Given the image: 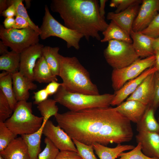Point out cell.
Masks as SVG:
<instances>
[{"label": "cell", "mask_w": 159, "mask_h": 159, "mask_svg": "<svg viewBox=\"0 0 159 159\" xmlns=\"http://www.w3.org/2000/svg\"><path fill=\"white\" fill-rule=\"evenodd\" d=\"M23 1L22 0H8L9 7L11 4H14L16 11V16H19L24 18L29 23V26L40 34L41 31L40 28L36 25L30 18L23 3Z\"/></svg>", "instance_id": "f546056e"}, {"label": "cell", "mask_w": 159, "mask_h": 159, "mask_svg": "<svg viewBox=\"0 0 159 159\" xmlns=\"http://www.w3.org/2000/svg\"><path fill=\"white\" fill-rule=\"evenodd\" d=\"M43 134L48 138L60 151L78 152L72 140L59 126H55L48 120L44 127Z\"/></svg>", "instance_id": "30bf717a"}, {"label": "cell", "mask_w": 159, "mask_h": 159, "mask_svg": "<svg viewBox=\"0 0 159 159\" xmlns=\"http://www.w3.org/2000/svg\"><path fill=\"white\" fill-rule=\"evenodd\" d=\"M141 0H111L110 6L112 7H116L115 12L118 13L125 10L134 4L141 3Z\"/></svg>", "instance_id": "8d00e7d4"}, {"label": "cell", "mask_w": 159, "mask_h": 159, "mask_svg": "<svg viewBox=\"0 0 159 159\" xmlns=\"http://www.w3.org/2000/svg\"><path fill=\"white\" fill-rule=\"evenodd\" d=\"M17 135L6 126L4 122L0 121V152L16 138Z\"/></svg>", "instance_id": "4dcf8cb0"}, {"label": "cell", "mask_w": 159, "mask_h": 159, "mask_svg": "<svg viewBox=\"0 0 159 159\" xmlns=\"http://www.w3.org/2000/svg\"><path fill=\"white\" fill-rule=\"evenodd\" d=\"M62 85V83H59L57 81H54L49 83L45 88L49 95H54Z\"/></svg>", "instance_id": "b9f144b4"}, {"label": "cell", "mask_w": 159, "mask_h": 159, "mask_svg": "<svg viewBox=\"0 0 159 159\" xmlns=\"http://www.w3.org/2000/svg\"><path fill=\"white\" fill-rule=\"evenodd\" d=\"M33 80L40 83L58 81L57 76L53 74L42 56L38 59L35 64L33 70Z\"/></svg>", "instance_id": "603a6c76"}, {"label": "cell", "mask_w": 159, "mask_h": 159, "mask_svg": "<svg viewBox=\"0 0 159 159\" xmlns=\"http://www.w3.org/2000/svg\"><path fill=\"white\" fill-rule=\"evenodd\" d=\"M44 46L38 43L25 49L20 53L19 72L32 81L34 69L38 59L42 56Z\"/></svg>", "instance_id": "8fae6325"}, {"label": "cell", "mask_w": 159, "mask_h": 159, "mask_svg": "<svg viewBox=\"0 0 159 159\" xmlns=\"http://www.w3.org/2000/svg\"><path fill=\"white\" fill-rule=\"evenodd\" d=\"M148 106L136 100H129L114 108L131 122L137 124L142 118Z\"/></svg>", "instance_id": "ac0fdd59"}, {"label": "cell", "mask_w": 159, "mask_h": 159, "mask_svg": "<svg viewBox=\"0 0 159 159\" xmlns=\"http://www.w3.org/2000/svg\"><path fill=\"white\" fill-rule=\"evenodd\" d=\"M102 34L104 37L100 40L102 42L116 40L132 43L130 35L112 21H111L107 28L102 32Z\"/></svg>", "instance_id": "d4e9b609"}, {"label": "cell", "mask_w": 159, "mask_h": 159, "mask_svg": "<svg viewBox=\"0 0 159 159\" xmlns=\"http://www.w3.org/2000/svg\"><path fill=\"white\" fill-rule=\"evenodd\" d=\"M154 73L146 77L126 100H135L147 105H151L154 96Z\"/></svg>", "instance_id": "2e32d148"}, {"label": "cell", "mask_w": 159, "mask_h": 159, "mask_svg": "<svg viewBox=\"0 0 159 159\" xmlns=\"http://www.w3.org/2000/svg\"><path fill=\"white\" fill-rule=\"evenodd\" d=\"M153 47L154 50L157 49L159 50V37L154 39Z\"/></svg>", "instance_id": "681fc988"}, {"label": "cell", "mask_w": 159, "mask_h": 159, "mask_svg": "<svg viewBox=\"0 0 159 159\" xmlns=\"http://www.w3.org/2000/svg\"><path fill=\"white\" fill-rule=\"evenodd\" d=\"M107 0H100V2L99 10V12L101 16L105 19V7L106 2L107 1Z\"/></svg>", "instance_id": "f6af8a7d"}, {"label": "cell", "mask_w": 159, "mask_h": 159, "mask_svg": "<svg viewBox=\"0 0 159 159\" xmlns=\"http://www.w3.org/2000/svg\"><path fill=\"white\" fill-rule=\"evenodd\" d=\"M40 34L30 26L21 29H6L0 26V38L4 44L20 53L25 49L39 43Z\"/></svg>", "instance_id": "ba28073f"}, {"label": "cell", "mask_w": 159, "mask_h": 159, "mask_svg": "<svg viewBox=\"0 0 159 159\" xmlns=\"http://www.w3.org/2000/svg\"><path fill=\"white\" fill-rule=\"evenodd\" d=\"M48 120V118H44L42 126L34 132L21 135L27 145L30 159H38V155L41 151L40 144L43 130Z\"/></svg>", "instance_id": "44dd1931"}, {"label": "cell", "mask_w": 159, "mask_h": 159, "mask_svg": "<svg viewBox=\"0 0 159 159\" xmlns=\"http://www.w3.org/2000/svg\"><path fill=\"white\" fill-rule=\"evenodd\" d=\"M20 53L13 50L1 55L0 70L13 74L19 71Z\"/></svg>", "instance_id": "83f0119b"}, {"label": "cell", "mask_w": 159, "mask_h": 159, "mask_svg": "<svg viewBox=\"0 0 159 159\" xmlns=\"http://www.w3.org/2000/svg\"><path fill=\"white\" fill-rule=\"evenodd\" d=\"M0 159H5L3 157L0 155Z\"/></svg>", "instance_id": "816d5d0a"}, {"label": "cell", "mask_w": 159, "mask_h": 159, "mask_svg": "<svg viewBox=\"0 0 159 159\" xmlns=\"http://www.w3.org/2000/svg\"><path fill=\"white\" fill-rule=\"evenodd\" d=\"M13 112L7 99L0 90V121L4 122Z\"/></svg>", "instance_id": "e575fe53"}, {"label": "cell", "mask_w": 159, "mask_h": 159, "mask_svg": "<svg viewBox=\"0 0 159 159\" xmlns=\"http://www.w3.org/2000/svg\"><path fill=\"white\" fill-rule=\"evenodd\" d=\"M59 48L58 47H52L45 46L43 47L42 55L55 76H59L60 69L59 53Z\"/></svg>", "instance_id": "4316f807"}, {"label": "cell", "mask_w": 159, "mask_h": 159, "mask_svg": "<svg viewBox=\"0 0 159 159\" xmlns=\"http://www.w3.org/2000/svg\"><path fill=\"white\" fill-rule=\"evenodd\" d=\"M78 151L83 159H97L94 153L93 145H88L75 139H72Z\"/></svg>", "instance_id": "d6a6232c"}, {"label": "cell", "mask_w": 159, "mask_h": 159, "mask_svg": "<svg viewBox=\"0 0 159 159\" xmlns=\"http://www.w3.org/2000/svg\"><path fill=\"white\" fill-rule=\"evenodd\" d=\"M140 32L153 38L159 37V13L147 28Z\"/></svg>", "instance_id": "d590c367"}, {"label": "cell", "mask_w": 159, "mask_h": 159, "mask_svg": "<svg viewBox=\"0 0 159 159\" xmlns=\"http://www.w3.org/2000/svg\"><path fill=\"white\" fill-rule=\"evenodd\" d=\"M118 158L117 159H159L150 158L144 154L140 143H138L137 146L129 151L120 153Z\"/></svg>", "instance_id": "836d02e7"}, {"label": "cell", "mask_w": 159, "mask_h": 159, "mask_svg": "<svg viewBox=\"0 0 159 159\" xmlns=\"http://www.w3.org/2000/svg\"><path fill=\"white\" fill-rule=\"evenodd\" d=\"M55 159H83L78 152L70 151H60Z\"/></svg>", "instance_id": "f35d334b"}, {"label": "cell", "mask_w": 159, "mask_h": 159, "mask_svg": "<svg viewBox=\"0 0 159 159\" xmlns=\"http://www.w3.org/2000/svg\"><path fill=\"white\" fill-rule=\"evenodd\" d=\"M43 118L33 114L32 103L18 101L11 116L4 123L16 135H28L37 131L42 126Z\"/></svg>", "instance_id": "5b68a950"}, {"label": "cell", "mask_w": 159, "mask_h": 159, "mask_svg": "<svg viewBox=\"0 0 159 159\" xmlns=\"http://www.w3.org/2000/svg\"><path fill=\"white\" fill-rule=\"evenodd\" d=\"M158 123H159V118H158Z\"/></svg>", "instance_id": "f5cc1de1"}, {"label": "cell", "mask_w": 159, "mask_h": 159, "mask_svg": "<svg viewBox=\"0 0 159 159\" xmlns=\"http://www.w3.org/2000/svg\"><path fill=\"white\" fill-rule=\"evenodd\" d=\"M155 56L140 58L130 65L113 69L111 74L112 87L115 91L121 88L127 81L137 77L146 70L154 66Z\"/></svg>", "instance_id": "9c48e42d"}, {"label": "cell", "mask_w": 159, "mask_h": 159, "mask_svg": "<svg viewBox=\"0 0 159 159\" xmlns=\"http://www.w3.org/2000/svg\"><path fill=\"white\" fill-rule=\"evenodd\" d=\"M34 103L38 105L48 99L49 96L45 88L34 92Z\"/></svg>", "instance_id": "ab89813d"}, {"label": "cell", "mask_w": 159, "mask_h": 159, "mask_svg": "<svg viewBox=\"0 0 159 159\" xmlns=\"http://www.w3.org/2000/svg\"><path fill=\"white\" fill-rule=\"evenodd\" d=\"M59 76L62 86L72 92L91 95H100L97 85L91 81L89 73L75 57H59Z\"/></svg>", "instance_id": "3957f363"}, {"label": "cell", "mask_w": 159, "mask_h": 159, "mask_svg": "<svg viewBox=\"0 0 159 159\" xmlns=\"http://www.w3.org/2000/svg\"><path fill=\"white\" fill-rule=\"evenodd\" d=\"M1 14L6 18L14 17V16H16V11L14 5L13 4H11L6 9L2 12Z\"/></svg>", "instance_id": "7bdbcfd3"}, {"label": "cell", "mask_w": 159, "mask_h": 159, "mask_svg": "<svg viewBox=\"0 0 159 159\" xmlns=\"http://www.w3.org/2000/svg\"><path fill=\"white\" fill-rule=\"evenodd\" d=\"M108 42L104 55L107 63L113 69L124 67L140 58L135 52L132 43L116 40Z\"/></svg>", "instance_id": "52a82bcc"}, {"label": "cell", "mask_w": 159, "mask_h": 159, "mask_svg": "<svg viewBox=\"0 0 159 159\" xmlns=\"http://www.w3.org/2000/svg\"><path fill=\"white\" fill-rule=\"evenodd\" d=\"M31 0H25V1L26 3V6L27 7V8H28L30 6V2Z\"/></svg>", "instance_id": "f907efd6"}, {"label": "cell", "mask_w": 159, "mask_h": 159, "mask_svg": "<svg viewBox=\"0 0 159 159\" xmlns=\"http://www.w3.org/2000/svg\"><path fill=\"white\" fill-rule=\"evenodd\" d=\"M45 147L39 154L38 159H55L60 152L59 150L48 138L44 140Z\"/></svg>", "instance_id": "1f68e13d"}, {"label": "cell", "mask_w": 159, "mask_h": 159, "mask_svg": "<svg viewBox=\"0 0 159 159\" xmlns=\"http://www.w3.org/2000/svg\"><path fill=\"white\" fill-rule=\"evenodd\" d=\"M157 71V68L154 66L146 70L137 77L127 82L121 88L115 91L114 97L111 105L118 106L120 105L135 91L146 77Z\"/></svg>", "instance_id": "4fadbf2b"}, {"label": "cell", "mask_w": 159, "mask_h": 159, "mask_svg": "<svg viewBox=\"0 0 159 159\" xmlns=\"http://www.w3.org/2000/svg\"><path fill=\"white\" fill-rule=\"evenodd\" d=\"M54 99H48L37 105V108L43 118H49L56 116L58 113V107Z\"/></svg>", "instance_id": "f1b7e54d"}, {"label": "cell", "mask_w": 159, "mask_h": 159, "mask_svg": "<svg viewBox=\"0 0 159 159\" xmlns=\"http://www.w3.org/2000/svg\"><path fill=\"white\" fill-rule=\"evenodd\" d=\"M140 4L141 3L134 4L118 13L109 12L107 14V19L115 22L130 35L133 23L138 12Z\"/></svg>", "instance_id": "5bb4252c"}, {"label": "cell", "mask_w": 159, "mask_h": 159, "mask_svg": "<svg viewBox=\"0 0 159 159\" xmlns=\"http://www.w3.org/2000/svg\"><path fill=\"white\" fill-rule=\"evenodd\" d=\"M50 7L52 11L59 14L65 26L88 41L91 37L101 40L99 33L109 24L100 15L97 0H52Z\"/></svg>", "instance_id": "7a4b0ae2"}, {"label": "cell", "mask_w": 159, "mask_h": 159, "mask_svg": "<svg viewBox=\"0 0 159 159\" xmlns=\"http://www.w3.org/2000/svg\"><path fill=\"white\" fill-rule=\"evenodd\" d=\"M12 78L13 90L17 101H27L30 96L29 91L36 90L37 85L19 71L12 74Z\"/></svg>", "instance_id": "d6986e66"}, {"label": "cell", "mask_w": 159, "mask_h": 159, "mask_svg": "<svg viewBox=\"0 0 159 159\" xmlns=\"http://www.w3.org/2000/svg\"><path fill=\"white\" fill-rule=\"evenodd\" d=\"M154 93L153 99L151 105L155 112L159 107V72L154 74Z\"/></svg>", "instance_id": "74e56055"}, {"label": "cell", "mask_w": 159, "mask_h": 159, "mask_svg": "<svg viewBox=\"0 0 159 159\" xmlns=\"http://www.w3.org/2000/svg\"><path fill=\"white\" fill-rule=\"evenodd\" d=\"M15 22L14 17H8L5 18L3 22L4 26L6 29L13 28Z\"/></svg>", "instance_id": "ee69618b"}, {"label": "cell", "mask_w": 159, "mask_h": 159, "mask_svg": "<svg viewBox=\"0 0 159 159\" xmlns=\"http://www.w3.org/2000/svg\"><path fill=\"white\" fill-rule=\"evenodd\" d=\"M39 28L41 39L44 40L51 36L57 37L66 42L68 48L73 47L77 50L80 49V42L84 37L83 35L59 23L52 15L47 5L45 6L42 23Z\"/></svg>", "instance_id": "8992f818"}, {"label": "cell", "mask_w": 159, "mask_h": 159, "mask_svg": "<svg viewBox=\"0 0 159 159\" xmlns=\"http://www.w3.org/2000/svg\"><path fill=\"white\" fill-rule=\"evenodd\" d=\"M135 138L140 144L142 152L146 156L159 159V134L155 132H138Z\"/></svg>", "instance_id": "9a60e30c"}, {"label": "cell", "mask_w": 159, "mask_h": 159, "mask_svg": "<svg viewBox=\"0 0 159 159\" xmlns=\"http://www.w3.org/2000/svg\"><path fill=\"white\" fill-rule=\"evenodd\" d=\"M54 117L72 139L88 145L121 144L133 135L131 121L111 107L69 111Z\"/></svg>", "instance_id": "6da1fadb"}, {"label": "cell", "mask_w": 159, "mask_h": 159, "mask_svg": "<svg viewBox=\"0 0 159 159\" xmlns=\"http://www.w3.org/2000/svg\"><path fill=\"white\" fill-rule=\"evenodd\" d=\"M29 26H30L29 23L24 18L19 16H16L15 23L12 28L21 29Z\"/></svg>", "instance_id": "60d3db41"}, {"label": "cell", "mask_w": 159, "mask_h": 159, "mask_svg": "<svg viewBox=\"0 0 159 159\" xmlns=\"http://www.w3.org/2000/svg\"><path fill=\"white\" fill-rule=\"evenodd\" d=\"M154 55L155 58L154 66L157 68V71L159 72V50H154Z\"/></svg>", "instance_id": "7dc6e473"}, {"label": "cell", "mask_w": 159, "mask_h": 159, "mask_svg": "<svg viewBox=\"0 0 159 159\" xmlns=\"http://www.w3.org/2000/svg\"><path fill=\"white\" fill-rule=\"evenodd\" d=\"M95 153L100 159H116L121 153L131 150L135 147L130 145L117 144L116 147L111 148L98 143L93 145Z\"/></svg>", "instance_id": "7402d4cb"}, {"label": "cell", "mask_w": 159, "mask_h": 159, "mask_svg": "<svg viewBox=\"0 0 159 159\" xmlns=\"http://www.w3.org/2000/svg\"><path fill=\"white\" fill-rule=\"evenodd\" d=\"M9 7L8 0H0V14L6 9Z\"/></svg>", "instance_id": "bcb514c9"}, {"label": "cell", "mask_w": 159, "mask_h": 159, "mask_svg": "<svg viewBox=\"0 0 159 159\" xmlns=\"http://www.w3.org/2000/svg\"><path fill=\"white\" fill-rule=\"evenodd\" d=\"M0 155L5 159H30L27 145L21 137L11 142Z\"/></svg>", "instance_id": "ffe728a7"}, {"label": "cell", "mask_w": 159, "mask_h": 159, "mask_svg": "<svg viewBox=\"0 0 159 159\" xmlns=\"http://www.w3.org/2000/svg\"><path fill=\"white\" fill-rule=\"evenodd\" d=\"M159 0H143L135 19L132 30L140 32L147 28L158 14Z\"/></svg>", "instance_id": "7c38bea8"}, {"label": "cell", "mask_w": 159, "mask_h": 159, "mask_svg": "<svg viewBox=\"0 0 159 159\" xmlns=\"http://www.w3.org/2000/svg\"><path fill=\"white\" fill-rule=\"evenodd\" d=\"M158 12H159V10H158Z\"/></svg>", "instance_id": "db71d44e"}, {"label": "cell", "mask_w": 159, "mask_h": 159, "mask_svg": "<svg viewBox=\"0 0 159 159\" xmlns=\"http://www.w3.org/2000/svg\"><path fill=\"white\" fill-rule=\"evenodd\" d=\"M12 76V74L5 71L0 74V90L7 99L14 111L18 101L13 90Z\"/></svg>", "instance_id": "484cf974"}, {"label": "cell", "mask_w": 159, "mask_h": 159, "mask_svg": "<svg viewBox=\"0 0 159 159\" xmlns=\"http://www.w3.org/2000/svg\"><path fill=\"white\" fill-rule=\"evenodd\" d=\"M114 94L105 93L91 95L72 92L66 90L62 85L54 95V99L71 111L110 107Z\"/></svg>", "instance_id": "277c9868"}, {"label": "cell", "mask_w": 159, "mask_h": 159, "mask_svg": "<svg viewBox=\"0 0 159 159\" xmlns=\"http://www.w3.org/2000/svg\"><path fill=\"white\" fill-rule=\"evenodd\" d=\"M154 109L148 105L142 118L137 123L136 130L138 132H145L159 134V123L155 119Z\"/></svg>", "instance_id": "cb8c5ba5"}, {"label": "cell", "mask_w": 159, "mask_h": 159, "mask_svg": "<svg viewBox=\"0 0 159 159\" xmlns=\"http://www.w3.org/2000/svg\"><path fill=\"white\" fill-rule=\"evenodd\" d=\"M132 44L137 54L141 59L154 55L153 42L154 38L140 32L132 30L130 34Z\"/></svg>", "instance_id": "e0dca14e"}, {"label": "cell", "mask_w": 159, "mask_h": 159, "mask_svg": "<svg viewBox=\"0 0 159 159\" xmlns=\"http://www.w3.org/2000/svg\"><path fill=\"white\" fill-rule=\"evenodd\" d=\"M8 47L4 44L3 42L0 41V54L1 55L6 54L9 51L8 50Z\"/></svg>", "instance_id": "c3c4849f"}]
</instances>
